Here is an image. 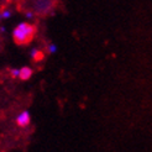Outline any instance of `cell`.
Returning <instances> with one entry per match:
<instances>
[{
	"instance_id": "3",
	"label": "cell",
	"mask_w": 152,
	"mask_h": 152,
	"mask_svg": "<svg viewBox=\"0 0 152 152\" xmlns=\"http://www.w3.org/2000/svg\"><path fill=\"white\" fill-rule=\"evenodd\" d=\"M31 75H32V69L30 67H22L21 69H20V79L21 80H27L31 78Z\"/></svg>"
},
{
	"instance_id": "2",
	"label": "cell",
	"mask_w": 152,
	"mask_h": 152,
	"mask_svg": "<svg viewBox=\"0 0 152 152\" xmlns=\"http://www.w3.org/2000/svg\"><path fill=\"white\" fill-rule=\"evenodd\" d=\"M31 121V116H30V113L28 111H22L20 115L16 118V123L20 127H25L30 124Z\"/></svg>"
},
{
	"instance_id": "5",
	"label": "cell",
	"mask_w": 152,
	"mask_h": 152,
	"mask_svg": "<svg viewBox=\"0 0 152 152\" xmlns=\"http://www.w3.org/2000/svg\"><path fill=\"white\" fill-rule=\"evenodd\" d=\"M31 57H32V59H34V61H36V62H40V61H42V59H43L45 55H43V52H42V51L34 48V50L31 51Z\"/></svg>"
},
{
	"instance_id": "4",
	"label": "cell",
	"mask_w": 152,
	"mask_h": 152,
	"mask_svg": "<svg viewBox=\"0 0 152 152\" xmlns=\"http://www.w3.org/2000/svg\"><path fill=\"white\" fill-rule=\"evenodd\" d=\"M51 0H40L39 3L36 4V6H37V9H39V11L40 12H42V11H45V10H50V7H51Z\"/></svg>"
},
{
	"instance_id": "9",
	"label": "cell",
	"mask_w": 152,
	"mask_h": 152,
	"mask_svg": "<svg viewBox=\"0 0 152 152\" xmlns=\"http://www.w3.org/2000/svg\"><path fill=\"white\" fill-rule=\"evenodd\" d=\"M26 18H27V19L34 18V12H32V11H27V12H26Z\"/></svg>"
},
{
	"instance_id": "10",
	"label": "cell",
	"mask_w": 152,
	"mask_h": 152,
	"mask_svg": "<svg viewBox=\"0 0 152 152\" xmlns=\"http://www.w3.org/2000/svg\"><path fill=\"white\" fill-rule=\"evenodd\" d=\"M0 19H3V16H1V12H0Z\"/></svg>"
},
{
	"instance_id": "8",
	"label": "cell",
	"mask_w": 152,
	"mask_h": 152,
	"mask_svg": "<svg viewBox=\"0 0 152 152\" xmlns=\"http://www.w3.org/2000/svg\"><path fill=\"white\" fill-rule=\"evenodd\" d=\"M57 51V46H56V45H50V46H48V52L51 53V55H52V53H55Z\"/></svg>"
},
{
	"instance_id": "1",
	"label": "cell",
	"mask_w": 152,
	"mask_h": 152,
	"mask_svg": "<svg viewBox=\"0 0 152 152\" xmlns=\"http://www.w3.org/2000/svg\"><path fill=\"white\" fill-rule=\"evenodd\" d=\"M36 30H37L36 26L28 24V22H21V24H19L14 28V32H12V39L15 43L20 45V46L28 45L35 37Z\"/></svg>"
},
{
	"instance_id": "7",
	"label": "cell",
	"mask_w": 152,
	"mask_h": 152,
	"mask_svg": "<svg viewBox=\"0 0 152 152\" xmlns=\"http://www.w3.org/2000/svg\"><path fill=\"white\" fill-rule=\"evenodd\" d=\"M11 77L12 78H19L20 77V69H16V68H14V69H11Z\"/></svg>"
},
{
	"instance_id": "6",
	"label": "cell",
	"mask_w": 152,
	"mask_h": 152,
	"mask_svg": "<svg viewBox=\"0 0 152 152\" xmlns=\"http://www.w3.org/2000/svg\"><path fill=\"white\" fill-rule=\"evenodd\" d=\"M1 16H3L4 19L10 18V16H11V11H10V10H7V9H3V11H1Z\"/></svg>"
}]
</instances>
